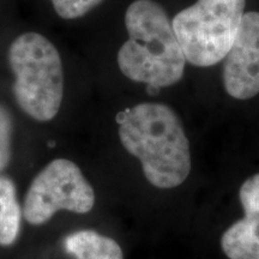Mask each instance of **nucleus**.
<instances>
[{"label":"nucleus","instance_id":"8","mask_svg":"<svg viewBox=\"0 0 259 259\" xmlns=\"http://www.w3.org/2000/svg\"><path fill=\"white\" fill-rule=\"evenodd\" d=\"M64 246L74 259H124V252L114 239L92 229L71 233Z\"/></svg>","mask_w":259,"mask_h":259},{"label":"nucleus","instance_id":"1","mask_svg":"<svg viewBox=\"0 0 259 259\" xmlns=\"http://www.w3.org/2000/svg\"><path fill=\"white\" fill-rule=\"evenodd\" d=\"M116 121L122 147L138 158L151 185L168 190L185 183L192 168L190 142L169 106L139 103L119 113Z\"/></svg>","mask_w":259,"mask_h":259},{"label":"nucleus","instance_id":"2","mask_svg":"<svg viewBox=\"0 0 259 259\" xmlns=\"http://www.w3.org/2000/svg\"><path fill=\"white\" fill-rule=\"evenodd\" d=\"M128 40L118 52L128 79L161 89L179 82L186 59L164 9L155 0H135L126 10Z\"/></svg>","mask_w":259,"mask_h":259},{"label":"nucleus","instance_id":"9","mask_svg":"<svg viewBox=\"0 0 259 259\" xmlns=\"http://www.w3.org/2000/svg\"><path fill=\"white\" fill-rule=\"evenodd\" d=\"M23 211L17 199L16 186L10 178L0 174V245L10 246L21 232Z\"/></svg>","mask_w":259,"mask_h":259},{"label":"nucleus","instance_id":"11","mask_svg":"<svg viewBox=\"0 0 259 259\" xmlns=\"http://www.w3.org/2000/svg\"><path fill=\"white\" fill-rule=\"evenodd\" d=\"M58 16L64 19H76L85 16L103 0H51Z\"/></svg>","mask_w":259,"mask_h":259},{"label":"nucleus","instance_id":"3","mask_svg":"<svg viewBox=\"0 0 259 259\" xmlns=\"http://www.w3.org/2000/svg\"><path fill=\"white\" fill-rule=\"evenodd\" d=\"M8 60L19 108L36 121L56 118L64 97L63 61L57 47L38 32H24L10 45Z\"/></svg>","mask_w":259,"mask_h":259},{"label":"nucleus","instance_id":"10","mask_svg":"<svg viewBox=\"0 0 259 259\" xmlns=\"http://www.w3.org/2000/svg\"><path fill=\"white\" fill-rule=\"evenodd\" d=\"M12 130L14 122L11 113L6 107L0 105V173L8 168L11 161Z\"/></svg>","mask_w":259,"mask_h":259},{"label":"nucleus","instance_id":"5","mask_svg":"<svg viewBox=\"0 0 259 259\" xmlns=\"http://www.w3.org/2000/svg\"><path fill=\"white\" fill-rule=\"evenodd\" d=\"M95 205V191L80 168L57 158L42 169L25 194L23 216L32 226L47 223L60 210L87 213Z\"/></svg>","mask_w":259,"mask_h":259},{"label":"nucleus","instance_id":"4","mask_svg":"<svg viewBox=\"0 0 259 259\" xmlns=\"http://www.w3.org/2000/svg\"><path fill=\"white\" fill-rule=\"evenodd\" d=\"M245 0H197L171 21L186 61L209 67L225 59L244 16Z\"/></svg>","mask_w":259,"mask_h":259},{"label":"nucleus","instance_id":"6","mask_svg":"<svg viewBox=\"0 0 259 259\" xmlns=\"http://www.w3.org/2000/svg\"><path fill=\"white\" fill-rule=\"evenodd\" d=\"M222 79L233 99L248 100L259 94V12L242 16L238 34L225 57Z\"/></svg>","mask_w":259,"mask_h":259},{"label":"nucleus","instance_id":"7","mask_svg":"<svg viewBox=\"0 0 259 259\" xmlns=\"http://www.w3.org/2000/svg\"><path fill=\"white\" fill-rule=\"evenodd\" d=\"M244 218L221 236V248L229 259H259V173L247 178L239 190Z\"/></svg>","mask_w":259,"mask_h":259}]
</instances>
